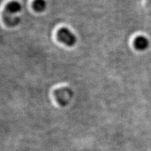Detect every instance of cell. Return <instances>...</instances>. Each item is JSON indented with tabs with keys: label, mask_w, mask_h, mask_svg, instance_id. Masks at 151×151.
<instances>
[{
	"label": "cell",
	"mask_w": 151,
	"mask_h": 151,
	"mask_svg": "<svg viewBox=\"0 0 151 151\" xmlns=\"http://www.w3.org/2000/svg\"><path fill=\"white\" fill-rule=\"evenodd\" d=\"M58 40L63 43L67 46L71 47L74 46L76 43L77 39L74 34L67 27H62L58 32Z\"/></svg>",
	"instance_id": "6da1fadb"
},
{
	"label": "cell",
	"mask_w": 151,
	"mask_h": 151,
	"mask_svg": "<svg viewBox=\"0 0 151 151\" xmlns=\"http://www.w3.org/2000/svg\"><path fill=\"white\" fill-rule=\"evenodd\" d=\"M46 8L45 0H35L33 1V9L37 12H43Z\"/></svg>",
	"instance_id": "8992f818"
},
{
	"label": "cell",
	"mask_w": 151,
	"mask_h": 151,
	"mask_svg": "<svg viewBox=\"0 0 151 151\" xmlns=\"http://www.w3.org/2000/svg\"><path fill=\"white\" fill-rule=\"evenodd\" d=\"M21 5L18 1H13L8 3L6 6L5 13L10 15H15L21 11Z\"/></svg>",
	"instance_id": "277c9868"
},
{
	"label": "cell",
	"mask_w": 151,
	"mask_h": 151,
	"mask_svg": "<svg viewBox=\"0 0 151 151\" xmlns=\"http://www.w3.org/2000/svg\"><path fill=\"white\" fill-rule=\"evenodd\" d=\"M134 47L139 50H145L149 47L150 43L148 39L143 36H139L134 40Z\"/></svg>",
	"instance_id": "3957f363"
},
{
	"label": "cell",
	"mask_w": 151,
	"mask_h": 151,
	"mask_svg": "<svg viewBox=\"0 0 151 151\" xmlns=\"http://www.w3.org/2000/svg\"><path fill=\"white\" fill-rule=\"evenodd\" d=\"M73 93L71 89L67 88L58 89L55 92V97L57 101L60 103V105L65 106L69 104V101L72 97Z\"/></svg>",
	"instance_id": "7a4b0ae2"
},
{
	"label": "cell",
	"mask_w": 151,
	"mask_h": 151,
	"mask_svg": "<svg viewBox=\"0 0 151 151\" xmlns=\"http://www.w3.org/2000/svg\"><path fill=\"white\" fill-rule=\"evenodd\" d=\"M4 20L5 23L10 27H14L20 22V18L18 17L13 16V15H10L4 12Z\"/></svg>",
	"instance_id": "5b68a950"
}]
</instances>
